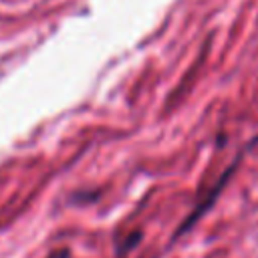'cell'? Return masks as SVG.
I'll return each instance as SVG.
<instances>
[{
	"label": "cell",
	"instance_id": "cell-1",
	"mask_svg": "<svg viewBox=\"0 0 258 258\" xmlns=\"http://www.w3.org/2000/svg\"><path fill=\"white\" fill-rule=\"evenodd\" d=\"M48 258H69V252H67V250H56V252H52Z\"/></svg>",
	"mask_w": 258,
	"mask_h": 258
}]
</instances>
